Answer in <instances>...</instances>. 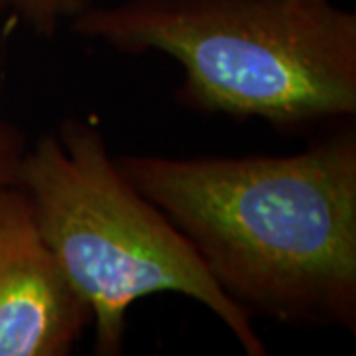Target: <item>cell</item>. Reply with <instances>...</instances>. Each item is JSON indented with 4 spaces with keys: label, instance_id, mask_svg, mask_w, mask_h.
<instances>
[{
    "label": "cell",
    "instance_id": "obj_5",
    "mask_svg": "<svg viewBox=\"0 0 356 356\" xmlns=\"http://www.w3.org/2000/svg\"><path fill=\"white\" fill-rule=\"evenodd\" d=\"M109 2L113 0H0V14L28 26L38 36L50 38L62 22Z\"/></svg>",
    "mask_w": 356,
    "mask_h": 356
},
{
    "label": "cell",
    "instance_id": "obj_4",
    "mask_svg": "<svg viewBox=\"0 0 356 356\" xmlns=\"http://www.w3.org/2000/svg\"><path fill=\"white\" fill-rule=\"evenodd\" d=\"M88 303L42 238L20 184L0 188V356H67Z\"/></svg>",
    "mask_w": 356,
    "mask_h": 356
},
{
    "label": "cell",
    "instance_id": "obj_6",
    "mask_svg": "<svg viewBox=\"0 0 356 356\" xmlns=\"http://www.w3.org/2000/svg\"><path fill=\"white\" fill-rule=\"evenodd\" d=\"M24 153L26 140L20 129L0 121V188L18 184Z\"/></svg>",
    "mask_w": 356,
    "mask_h": 356
},
{
    "label": "cell",
    "instance_id": "obj_1",
    "mask_svg": "<svg viewBox=\"0 0 356 356\" xmlns=\"http://www.w3.org/2000/svg\"><path fill=\"white\" fill-rule=\"evenodd\" d=\"M252 317L356 331V129L293 154L115 159Z\"/></svg>",
    "mask_w": 356,
    "mask_h": 356
},
{
    "label": "cell",
    "instance_id": "obj_3",
    "mask_svg": "<svg viewBox=\"0 0 356 356\" xmlns=\"http://www.w3.org/2000/svg\"><path fill=\"white\" fill-rule=\"evenodd\" d=\"M18 184L42 238L91 311L93 353H123L127 313L153 293H180L212 311L243 353L266 356L252 315L218 285L165 212L109 154L102 129L65 119L26 149Z\"/></svg>",
    "mask_w": 356,
    "mask_h": 356
},
{
    "label": "cell",
    "instance_id": "obj_2",
    "mask_svg": "<svg viewBox=\"0 0 356 356\" xmlns=\"http://www.w3.org/2000/svg\"><path fill=\"white\" fill-rule=\"evenodd\" d=\"M111 50L175 58L178 102L285 133L356 113V14L332 0H113L70 20Z\"/></svg>",
    "mask_w": 356,
    "mask_h": 356
}]
</instances>
